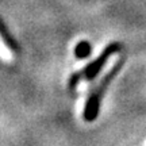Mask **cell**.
<instances>
[{"mask_svg": "<svg viewBox=\"0 0 146 146\" xmlns=\"http://www.w3.org/2000/svg\"><path fill=\"white\" fill-rule=\"evenodd\" d=\"M119 66H120L119 64H116V66L102 80V83L98 85L96 91L89 96L88 102H87V104H85V110H84V119L87 120V122H94V120L96 119V116L99 114V108H100V99H102V95H103V92H104V89H106V85H107V84L111 81V78L115 76V73L119 69Z\"/></svg>", "mask_w": 146, "mask_h": 146, "instance_id": "cell-1", "label": "cell"}, {"mask_svg": "<svg viewBox=\"0 0 146 146\" xmlns=\"http://www.w3.org/2000/svg\"><path fill=\"white\" fill-rule=\"evenodd\" d=\"M118 50H119V45H118V43L110 45L104 52L102 53V56H100L98 60H95L94 62L89 64L88 66L85 68V70H84V76H85V78H87V80H92V78L96 77V74L100 72V69L103 68V65H104L106 61L108 60V57L112 54V53L118 52Z\"/></svg>", "mask_w": 146, "mask_h": 146, "instance_id": "cell-2", "label": "cell"}, {"mask_svg": "<svg viewBox=\"0 0 146 146\" xmlns=\"http://www.w3.org/2000/svg\"><path fill=\"white\" fill-rule=\"evenodd\" d=\"M91 50H92L91 45H89L87 41H83V42H80L77 46H76L74 53H76V57L77 58H85V57H88L89 54H91Z\"/></svg>", "mask_w": 146, "mask_h": 146, "instance_id": "cell-3", "label": "cell"}, {"mask_svg": "<svg viewBox=\"0 0 146 146\" xmlns=\"http://www.w3.org/2000/svg\"><path fill=\"white\" fill-rule=\"evenodd\" d=\"M11 50L7 47V45H5L4 42L1 41V38H0V56L3 58H7V60H10L11 58Z\"/></svg>", "mask_w": 146, "mask_h": 146, "instance_id": "cell-4", "label": "cell"}]
</instances>
